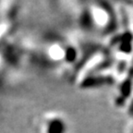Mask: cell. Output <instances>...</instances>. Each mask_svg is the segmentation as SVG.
Segmentation results:
<instances>
[{
    "label": "cell",
    "instance_id": "1",
    "mask_svg": "<svg viewBox=\"0 0 133 133\" xmlns=\"http://www.w3.org/2000/svg\"><path fill=\"white\" fill-rule=\"evenodd\" d=\"M131 115H132V120H133V109H132V111H131ZM129 133H133V123H132V126H131L130 132Z\"/></svg>",
    "mask_w": 133,
    "mask_h": 133
}]
</instances>
